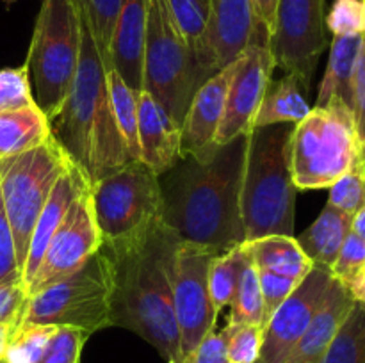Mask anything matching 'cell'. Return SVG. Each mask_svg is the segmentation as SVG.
I'll list each match as a JSON object with an SVG mask.
<instances>
[{"label":"cell","mask_w":365,"mask_h":363,"mask_svg":"<svg viewBox=\"0 0 365 363\" xmlns=\"http://www.w3.org/2000/svg\"><path fill=\"white\" fill-rule=\"evenodd\" d=\"M250 134L217 146L205 162L178 160L160 174L163 221L180 241L225 253L245 242L241 189Z\"/></svg>","instance_id":"1"},{"label":"cell","mask_w":365,"mask_h":363,"mask_svg":"<svg viewBox=\"0 0 365 363\" xmlns=\"http://www.w3.org/2000/svg\"><path fill=\"white\" fill-rule=\"evenodd\" d=\"M177 241V235L160 221L135 244L121 248L102 244L114 265L110 326L138 333L168 363H184L170 270Z\"/></svg>","instance_id":"2"},{"label":"cell","mask_w":365,"mask_h":363,"mask_svg":"<svg viewBox=\"0 0 365 363\" xmlns=\"http://www.w3.org/2000/svg\"><path fill=\"white\" fill-rule=\"evenodd\" d=\"M107 71L95 38L82 20L77 73L66 100L48 123L52 137L86 178L89 169L93 173L120 169L130 157L110 103Z\"/></svg>","instance_id":"3"},{"label":"cell","mask_w":365,"mask_h":363,"mask_svg":"<svg viewBox=\"0 0 365 363\" xmlns=\"http://www.w3.org/2000/svg\"><path fill=\"white\" fill-rule=\"evenodd\" d=\"M294 125L280 123L250 132L241 189L245 241L266 235L294 237L296 189L289 167Z\"/></svg>","instance_id":"4"},{"label":"cell","mask_w":365,"mask_h":363,"mask_svg":"<svg viewBox=\"0 0 365 363\" xmlns=\"http://www.w3.org/2000/svg\"><path fill=\"white\" fill-rule=\"evenodd\" d=\"M365 149L353 110L342 100L316 105L292 127L289 167L296 189L331 187Z\"/></svg>","instance_id":"5"},{"label":"cell","mask_w":365,"mask_h":363,"mask_svg":"<svg viewBox=\"0 0 365 363\" xmlns=\"http://www.w3.org/2000/svg\"><path fill=\"white\" fill-rule=\"evenodd\" d=\"M207 78L195 50L175 21L168 0H146L143 91L153 96L182 125L192 96Z\"/></svg>","instance_id":"6"},{"label":"cell","mask_w":365,"mask_h":363,"mask_svg":"<svg viewBox=\"0 0 365 363\" xmlns=\"http://www.w3.org/2000/svg\"><path fill=\"white\" fill-rule=\"evenodd\" d=\"M81 43L82 18L73 0H41L25 68L36 105L48 120L70 93Z\"/></svg>","instance_id":"7"},{"label":"cell","mask_w":365,"mask_h":363,"mask_svg":"<svg viewBox=\"0 0 365 363\" xmlns=\"http://www.w3.org/2000/svg\"><path fill=\"white\" fill-rule=\"evenodd\" d=\"M113 292V258L102 246L77 273L29 295L18 327L53 324L73 326L93 335L110 327Z\"/></svg>","instance_id":"8"},{"label":"cell","mask_w":365,"mask_h":363,"mask_svg":"<svg viewBox=\"0 0 365 363\" xmlns=\"http://www.w3.org/2000/svg\"><path fill=\"white\" fill-rule=\"evenodd\" d=\"M91 199L103 246L109 248L143 241L163 221L159 177L141 160L93 184Z\"/></svg>","instance_id":"9"},{"label":"cell","mask_w":365,"mask_h":363,"mask_svg":"<svg viewBox=\"0 0 365 363\" xmlns=\"http://www.w3.org/2000/svg\"><path fill=\"white\" fill-rule=\"evenodd\" d=\"M71 164L52 134L29 152L0 159V196L13 231L21 274L36 221L53 185Z\"/></svg>","instance_id":"10"},{"label":"cell","mask_w":365,"mask_h":363,"mask_svg":"<svg viewBox=\"0 0 365 363\" xmlns=\"http://www.w3.org/2000/svg\"><path fill=\"white\" fill-rule=\"evenodd\" d=\"M217 255H221L217 249L180 238L173 248L170 263L171 287L184 358L214 330L220 315L212 305L209 287L210 265Z\"/></svg>","instance_id":"11"},{"label":"cell","mask_w":365,"mask_h":363,"mask_svg":"<svg viewBox=\"0 0 365 363\" xmlns=\"http://www.w3.org/2000/svg\"><path fill=\"white\" fill-rule=\"evenodd\" d=\"M324 0H278L269 38L277 66L310 84L328 45Z\"/></svg>","instance_id":"12"},{"label":"cell","mask_w":365,"mask_h":363,"mask_svg":"<svg viewBox=\"0 0 365 363\" xmlns=\"http://www.w3.org/2000/svg\"><path fill=\"white\" fill-rule=\"evenodd\" d=\"M103 241L95 219L91 199V185L78 194L66 217L53 233L41 263L27 287L32 295L64 278L77 273L100 248Z\"/></svg>","instance_id":"13"},{"label":"cell","mask_w":365,"mask_h":363,"mask_svg":"<svg viewBox=\"0 0 365 363\" xmlns=\"http://www.w3.org/2000/svg\"><path fill=\"white\" fill-rule=\"evenodd\" d=\"M277 68L269 41L255 39L235 60V73L228 88L223 120L216 134V144H227L253 130L271 75Z\"/></svg>","instance_id":"14"},{"label":"cell","mask_w":365,"mask_h":363,"mask_svg":"<svg viewBox=\"0 0 365 363\" xmlns=\"http://www.w3.org/2000/svg\"><path fill=\"white\" fill-rule=\"evenodd\" d=\"M257 38L269 41L267 32L257 23L250 0H210L209 21L195 56L203 73L212 77L235 63Z\"/></svg>","instance_id":"15"},{"label":"cell","mask_w":365,"mask_h":363,"mask_svg":"<svg viewBox=\"0 0 365 363\" xmlns=\"http://www.w3.org/2000/svg\"><path fill=\"white\" fill-rule=\"evenodd\" d=\"M334 274L328 267L314 265L292 294L273 313L264 327L262 349L257 363H282L319 312Z\"/></svg>","instance_id":"16"},{"label":"cell","mask_w":365,"mask_h":363,"mask_svg":"<svg viewBox=\"0 0 365 363\" xmlns=\"http://www.w3.org/2000/svg\"><path fill=\"white\" fill-rule=\"evenodd\" d=\"M234 73L235 63H232L207 78L192 96L180 125L182 159L192 157L198 162H205L216 153V134Z\"/></svg>","instance_id":"17"},{"label":"cell","mask_w":365,"mask_h":363,"mask_svg":"<svg viewBox=\"0 0 365 363\" xmlns=\"http://www.w3.org/2000/svg\"><path fill=\"white\" fill-rule=\"evenodd\" d=\"M138 114L139 160L160 177L182 159L180 125L146 91L138 96Z\"/></svg>","instance_id":"18"},{"label":"cell","mask_w":365,"mask_h":363,"mask_svg":"<svg viewBox=\"0 0 365 363\" xmlns=\"http://www.w3.org/2000/svg\"><path fill=\"white\" fill-rule=\"evenodd\" d=\"M86 187H89V180L75 164H71L61 174L57 184L53 185L52 192H50L48 199H46L45 206H43L38 221H36L34 230H32L27 260H25L24 274H21V283L25 285V288L31 285L32 278H34L39 263H41L43 255H45L46 248H48L53 233H56L57 228L61 226L63 219L66 217L70 206L73 205L75 199L78 198V194Z\"/></svg>","instance_id":"19"},{"label":"cell","mask_w":365,"mask_h":363,"mask_svg":"<svg viewBox=\"0 0 365 363\" xmlns=\"http://www.w3.org/2000/svg\"><path fill=\"white\" fill-rule=\"evenodd\" d=\"M146 32V0H123L109 50L110 70L134 91H143V50Z\"/></svg>","instance_id":"20"},{"label":"cell","mask_w":365,"mask_h":363,"mask_svg":"<svg viewBox=\"0 0 365 363\" xmlns=\"http://www.w3.org/2000/svg\"><path fill=\"white\" fill-rule=\"evenodd\" d=\"M353 305L351 292L334 276L319 312L282 363H319Z\"/></svg>","instance_id":"21"},{"label":"cell","mask_w":365,"mask_h":363,"mask_svg":"<svg viewBox=\"0 0 365 363\" xmlns=\"http://www.w3.org/2000/svg\"><path fill=\"white\" fill-rule=\"evenodd\" d=\"M309 89V82L296 73H285L280 80L269 82L253 121V128L280 123H299L310 112L309 100H307Z\"/></svg>","instance_id":"22"},{"label":"cell","mask_w":365,"mask_h":363,"mask_svg":"<svg viewBox=\"0 0 365 363\" xmlns=\"http://www.w3.org/2000/svg\"><path fill=\"white\" fill-rule=\"evenodd\" d=\"M257 269L282 274L294 281H302L312 270L314 262L299 248L296 237L289 235H266L242 242Z\"/></svg>","instance_id":"23"},{"label":"cell","mask_w":365,"mask_h":363,"mask_svg":"<svg viewBox=\"0 0 365 363\" xmlns=\"http://www.w3.org/2000/svg\"><path fill=\"white\" fill-rule=\"evenodd\" d=\"M351 223L353 216L327 203L321 216L302 235H298L296 241L314 265H323L331 270L346 237L351 231Z\"/></svg>","instance_id":"24"},{"label":"cell","mask_w":365,"mask_h":363,"mask_svg":"<svg viewBox=\"0 0 365 363\" xmlns=\"http://www.w3.org/2000/svg\"><path fill=\"white\" fill-rule=\"evenodd\" d=\"M362 45L364 36H334L316 105H324L331 98H339L353 110V78Z\"/></svg>","instance_id":"25"},{"label":"cell","mask_w":365,"mask_h":363,"mask_svg":"<svg viewBox=\"0 0 365 363\" xmlns=\"http://www.w3.org/2000/svg\"><path fill=\"white\" fill-rule=\"evenodd\" d=\"M48 137V117L38 105L0 112V159L29 152Z\"/></svg>","instance_id":"26"},{"label":"cell","mask_w":365,"mask_h":363,"mask_svg":"<svg viewBox=\"0 0 365 363\" xmlns=\"http://www.w3.org/2000/svg\"><path fill=\"white\" fill-rule=\"evenodd\" d=\"M107 88L118 128L125 139L128 153L134 160H139V114L138 96L141 91H134L125 84L123 78L114 70L107 71Z\"/></svg>","instance_id":"27"},{"label":"cell","mask_w":365,"mask_h":363,"mask_svg":"<svg viewBox=\"0 0 365 363\" xmlns=\"http://www.w3.org/2000/svg\"><path fill=\"white\" fill-rule=\"evenodd\" d=\"M319 363H365V302L355 301Z\"/></svg>","instance_id":"28"},{"label":"cell","mask_w":365,"mask_h":363,"mask_svg":"<svg viewBox=\"0 0 365 363\" xmlns=\"http://www.w3.org/2000/svg\"><path fill=\"white\" fill-rule=\"evenodd\" d=\"M250 256L246 253L245 246L239 244L235 248L228 249V251L221 253L214 258L212 265H210V299L220 313L225 306H230L232 299H234L235 288H237L239 278H241L242 269L248 263Z\"/></svg>","instance_id":"29"},{"label":"cell","mask_w":365,"mask_h":363,"mask_svg":"<svg viewBox=\"0 0 365 363\" xmlns=\"http://www.w3.org/2000/svg\"><path fill=\"white\" fill-rule=\"evenodd\" d=\"M121 2L123 0H73L82 20L86 21L93 38H95L107 70H110L109 50Z\"/></svg>","instance_id":"30"},{"label":"cell","mask_w":365,"mask_h":363,"mask_svg":"<svg viewBox=\"0 0 365 363\" xmlns=\"http://www.w3.org/2000/svg\"><path fill=\"white\" fill-rule=\"evenodd\" d=\"M228 322H252L260 324L264 327V305L262 294H260L259 269L252 262V258L248 260L241 278H239L234 299L230 302Z\"/></svg>","instance_id":"31"},{"label":"cell","mask_w":365,"mask_h":363,"mask_svg":"<svg viewBox=\"0 0 365 363\" xmlns=\"http://www.w3.org/2000/svg\"><path fill=\"white\" fill-rule=\"evenodd\" d=\"M56 330L57 326L53 324H27L16 327L4 363H39Z\"/></svg>","instance_id":"32"},{"label":"cell","mask_w":365,"mask_h":363,"mask_svg":"<svg viewBox=\"0 0 365 363\" xmlns=\"http://www.w3.org/2000/svg\"><path fill=\"white\" fill-rule=\"evenodd\" d=\"M328 205L349 216H355L365 205V149L356 157L351 167L331 185Z\"/></svg>","instance_id":"33"},{"label":"cell","mask_w":365,"mask_h":363,"mask_svg":"<svg viewBox=\"0 0 365 363\" xmlns=\"http://www.w3.org/2000/svg\"><path fill=\"white\" fill-rule=\"evenodd\" d=\"M221 331L227 338L228 362L257 363L264 337V327L260 324L228 322Z\"/></svg>","instance_id":"34"},{"label":"cell","mask_w":365,"mask_h":363,"mask_svg":"<svg viewBox=\"0 0 365 363\" xmlns=\"http://www.w3.org/2000/svg\"><path fill=\"white\" fill-rule=\"evenodd\" d=\"M171 14L191 48L198 45L210 14V0H168Z\"/></svg>","instance_id":"35"},{"label":"cell","mask_w":365,"mask_h":363,"mask_svg":"<svg viewBox=\"0 0 365 363\" xmlns=\"http://www.w3.org/2000/svg\"><path fill=\"white\" fill-rule=\"evenodd\" d=\"M36 105L25 64L21 68L0 70V112Z\"/></svg>","instance_id":"36"},{"label":"cell","mask_w":365,"mask_h":363,"mask_svg":"<svg viewBox=\"0 0 365 363\" xmlns=\"http://www.w3.org/2000/svg\"><path fill=\"white\" fill-rule=\"evenodd\" d=\"M91 335L73 326H57L39 363H81V352Z\"/></svg>","instance_id":"37"},{"label":"cell","mask_w":365,"mask_h":363,"mask_svg":"<svg viewBox=\"0 0 365 363\" xmlns=\"http://www.w3.org/2000/svg\"><path fill=\"white\" fill-rule=\"evenodd\" d=\"M327 28L334 36H364V0H335L330 13L327 14Z\"/></svg>","instance_id":"38"},{"label":"cell","mask_w":365,"mask_h":363,"mask_svg":"<svg viewBox=\"0 0 365 363\" xmlns=\"http://www.w3.org/2000/svg\"><path fill=\"white\" fill-rule=\"evenodd\" d=\"M365 269V241L360 238L355 231H349L342 244L341 253L331 267V274L348 287L356 276Z\"/></svg>","instance_id":"39"},{"label":"cell","mask_w":365,"mask_h":363,"mask_svg":"<svg viewBox=\"0 0 365 363\" xmlns=\"http://www.w3.org/2000/svg\"><path fill=\"white\" fill-rule=\"evenodd\" d=\"M259 281H260V294H262V305H264V327L269 322L273 313L280 308L282 302L292 294L298 281L285 278L282 274L271 273V270L259 269Z\"/></svg>","instance_id":"40"},{"label":"cell","mask_w":365,"mask_h":363,"mask_svg":"<svg viewBox=\"0 0 365 363\" xmlns=\"http://www.w3.org/2000/svg\"><path fill=\"white\" fill-rule=\"evenodd\" d=\"M27 288L21 281L0 283V324L16 330L27 305Z\"/></svg>","instance_id":"41"},{"label":"cell","mask_w":365,"mask_h":363,"mask_svg":"<svg viewBox=\"0 0 365 363\" xmlns=\"http://www.w3.org/2000/svg\"><path fill=\"white\" fill-rule=\"evenodd\" d=\"M7 281H21V269L18 265L13 231H11L2 196H0V283H7Z\"/></svg>","instance_id":"42"},{"label":"cell","mask_w":365,"mask_h":363,"mask_svg":"<svg viewBox=\"0 0 365 363\" xmlns=\"http://www.w3.org/2000/svg\"><path fill=\"white\" fill-rule=\"evenodd\" d=\"M184 363H230L228 362L227 338L223 331H210L195 347V351L185 356Z\"/></svg>","instance_id":"43"},{"label":"cell","mask_w":365,"mask_h":363,"mask_svg":"<svg viewBox=\"0 0 365 363\" xmlns=\"http://www.w3.org/2000/svg\"><path fill=\"white\" fill-rule=\"evenodd\" d=\"M353 117L360 141L365 144V34L362 52L356 63L355 78H353Z\"/></svg>","instance_id":"44"},{"label":"cell","mask_w":365,"mask_h":363,"mask_svg":"<svg viewBox=\"0 0 365 363\" xmlns=\"http://www.w3.org/2000/svg\"><path fill=\"white\" fill-rule=\"evenodd\" d=\"M250 4H252L257 23H259L271 38V32H273L274 27V13H277L278 0H250Z\"/></svg>","instance_id":"45"},{"label":"cell","mask_w":365,"mask_h":363,"mask_svg":"<svg viewBox=\"0 0 365 363\" xmlns=\"http://www.w3.org/2000/svg\"><path fill=\"white\" fill-rule=\"evenodd\" d=\"M346 288L351 292V295L355 301L365 302V269Z\"/></svg>","instance_id":"46"},{"label":"cell","mask_w":365,"mask_h":363,"mask_svg":"<svg viewBox=\"0 0 365 363\" xmlns=\"http://www.w3.org/2000/svg\"><path fill=\"white\" fill-rule=\"evenodd\" d=\"M11 337H13V327L6 326V324H0V363H4V358H6Z\"/></svg>","instance_id":"47"},{"label":"cell","mask_w":365,"mask_h":363,"mask_svg":"<svg viewBox=\"0 0 365 363\" xmlns=\"http://www.w3.org/2000/svg\"><path fill=\"white\" fill-rule=\"evenodd\" d=\"M351 230L355 231L360 238H364L365 241V205L355 214V216H353Z\"/></svg>","instance_id":"48"},{"label":"cell","mask_w":365,"mask_h":363,"mask_svg":"<svg viewBox=\"0 0 365 363\" xmlns=\"http://www.w3.org/2000/svg\"><path fill=\"white\" fill-rule=\"evenodd\" d=\"M364 2H365V0H364Z\"/></svg>","instance_id":"49"}]
</instances>
